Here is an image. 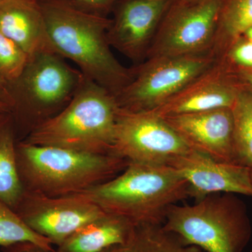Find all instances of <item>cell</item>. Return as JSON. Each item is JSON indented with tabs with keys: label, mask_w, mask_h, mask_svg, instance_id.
Returning <instances> with one entry per match:
<instances>
[{
	"label": "cell",
	"mask_w": 252,
	"mask_h": 252,
	"mask_svg": "<svg viewBox=\"0 0 252 252\" xmlns=\"http://www.w3.org/2000/svg\"><path fill=\"white\" fill-rule=\"evenodd\" d=\"M176 0H124L111 20V46L134 61L146 59L162 20Z\"/></svg>",
	"instance_id": "11"
},
{
	"label": "cell",
	"mask_w": 252,
	"mask_h": 252,
	"mask_svg": "<svg viewBox=\"0 0 252 252\" xmlns=\"http://www.w3.org/2000/svg\"><path fill=\"white\" fill-rule=\"evenodd\" d=\"M51 46L71 60L84 77L117 95L133 77V67L122 65L111 49V20L69 0H39Z\"/></svg>",
	"instance_id": "1"
},
{
	"label": "cell",
	"mask_w": 252,
	"mask_h": 252,
	"mask_svg": "<svg viewBox=\"0 0 252 252\" xmlns=\"http://www.w3.org/2000/svg\"><path fill=\"white\" fill-rule=\"evenodd\" d=\"M240 78L243 84L247 87L250 88L252 90V73L250 74H243V75L238 76Z\"/></svg>",
	"instance_id": "27"
},
{
	"label": "cell",
	"mask_w": 252,
	"mask_h": 252,
	"mask_svg": "<svg viewBox=\"0 0 252 252\" xmlns=\"http://www.w3.org/2000/svg\"><path fill=\"white\" fill-rule=\"evenodd\" d=\"M3 1V0H0V3H1V1Z\"/></svg>",
	"instance_id": "34"
},
{
	"label": "cell",
	"mask_w": 252,
	"mask_h": 252,
	"mask_svg": "<svg viewBox=\"0 0 252 252\" xmlns=\"http://www.w3.org/2000/svg\"><path fill=\"white\" fill-rule=\"evenodd\" d=\"M252 27V0H223L211 51L220 59Z\"/></svg>",
	"instance_id": "18"
},
{
	"label": "cell",
	"mask_w": 252,
	"mask_h": 252,
	"mask_svg": "<svg viewBox=\"0 0 252 252\" xmlns=\"http://www.w3.org/2000/svg\"><path fill=\"white\" fill-rule=\"evenodd\" d=\"M218 60L238 76L252 73V41L241 36Z\"/></svg>",
	"instance_id": "23"
},
{
	"label": "cell",
	"mask_w": 252,
	"mask_h": 252,
	"mask_svg": "<svg viewBox=\"0 0 252 252\" xmlns=\"http://www.w3.org/2000/svg\"><path fill=\"white\" fill-rule=\"evenodd\" d=\"M162 226L185 246L207 252H243L252 233L246 205L233 193L211 194L193 205H172Z\"/></svg>",
	"instance_id": "5"
},
{
	"label": "cell",
	"mask_w": 252,
	"mask_h": 252,
	"mask_svg": "<svg viewBox=\"0 0 252 252\" xmlns=\"http://www.w3.org/2000/svg\"><path fill=\"white\" fill-rule=\"evenodd\" d=\"M14 210L56 247L82 225L106 214L82 194L50 197L25 190Z\"/></svg>",
	"instance_id": "10"
},
{
	"label": "cell",
	"mask_w": 252,
	"mask_h": 252,
	"mask_svg": "<svg viewBox=\"0 0 252 252\" xmlns=\"http://www.w3.org/2000/svg\"><path fill=\"white\" fill-rule=\"evenodd\" d=\"M235 162L252 166V90L245 85L231 107Z\"/></svg>",
	"instance_id": "20"
},
{
	"label": "cell",
	"mask_w": 252,
	"mask_h": 252,
	"mask_svg": "<svg viewBox=\"0 0 252 252\" xmlns=\"http://www.w3.org/2000/svg\"><path fill=\"white\" fill-rule=\"evenodd\" d=\"M0 32L29 57L44 51L55 52L39 1L3 0L0 3Z\"/></svg>",
	"instance_id": "15"
},
{
	"label": "cell",
	"mask_w": 252,
	"mask_h": 252,
	"mask_svg": "<svg viewBox=\"0 0 252 252\" xmlns=\"http://www.w3.org/2000/svg\"><path fill=\"white\" fill-rule=\"evenodd\" d=\"M119 110L114 94L84 77L69 104L23 141L84 153L113 154Z\"/></svg>",
	"instance_id": "4"
},
{
	"label": "cell",
	"mask_w": 252,
	"mask_h": 252,
	"mask_svg": "<svg viewBox=\"0 0 252 252\" xmlns=\"http://www.w3.org/2000/svg\"><path fill=\"white\" fill-rule=\"evenodd\" d=\"M21 243H31L46 250H55L48 239L32 229L11 207L0 200V246L5 248Z\"/></svg>",
	"instance_id": "21"
},
{
	"label": "cell",
	"mask_w": 252,
	"mask_h": 252,
	"mask_svg": "<svg viewBox=\"0 0 252 252\" xmlns=\"http://www.w3.org/2000/svg\"><path fill=\"white\" fill-rule=\"evenodd\" d=\"M0 114H11L9 105L0 99Z\"/></svg>",
	"instance_id": "29"
},
{
	"label": "cell",
	"mask_w": 252,
	"mask_h": 252,
	"mask_svg": "<svg viewBox=\"0 0 252 252\" xmlns=\"http://www.w3.org/2000/svg\"><path fill=\"white\" fill-rule=\"evenodd\" d=\"M32 1H39V0H32Z\"/></svg>",
	"instance_id": "33"
},
{
	"label": "cell",
	"mask_w": 252,
	"mask_h": 252,
	"mask_svg": "<svg viewBox=\"0 0 252 252\" xmlns=\"http://www.w3.org/2000/svg\"><path fill=\"white\" fill-rule=\"evenodd\" d=\"M189 148L219 161L235 162L231 108L163 118Z\"/></svg>",
	"instance_id": "14"
},
{
	"label": "cell",
	"mask_w": 252,
	"mask_h": 252,
	"mask_svg": "<svg viewBox=\"0 0 252 252\" xmlns=\"http://www.w3.org/2000/svg\"><path fill=\"white\" fill-rule=\"evenodd\" d=\"M243 36L252 42V27L248 28V29L244 32Z\"/></svg>",
	"instance_id": "30"
},
{
	"label": "cell",
	"mask_w": 252,
	"mask_h": 252,
	"mask_svg": "<svg viewBox=\"0 0 252 252\" xmlns=\"http://www.w3.org/2000/svg\"><path fill=\"white\" fill-rule=\"evenodd\" d=\"M136 225L106 213L82 225L55 248V252H102L125 242Z\"/></svg>",
	"instance_id": "16"
},
{
	"label": "cell",
	"mask_w": 252,
	"mask_h": 252,
	"mask_svg": "<svg viewBox=\"0 0 252 252\" xmlns=\"http://www.w3.org/2000/svg\"><path fill=\"white\" fill-rule=\"evenodd\" d=\"M3 251L4 252H55V250H46L42 247L31 243H21L5 247L3 248Z\"/></svg>",
	"instance_id": "25"
},
{
	"label": "cell",
	"mask_w": 252,
	"mask_h": 252,
	"mask_svg": "<svg viewBox=\"0 0 252 252\" xmlns=\"http://www.w3.org/2000/svg\"><path fill=\"white\" fill-rule=\"evenodd\" d=\"M245 84L217 59L173 97L153 112L161 118L220 108H231Z\"/></svg>",
	"instance_id": "12"
},
{
	"label": "cell",
	"mask_w": 252,
	"mask_h": 252,
	"mask_svg": "<svg viewBox=\"0 0 252 252\" xmlns=\"http://www.w3.org/2000/svg\"><path fill=\"white\" fill-rule=\"evenodd\" d=\"M79 194L105 213L135 225L163 224L169 209L189 197L188 183L175 169L135 162L112 180Z\"/></svg>",
	"instance_id": "2"
},
{
	"label": "cell",
	"mask_w": 252,
	"mask_h": 252,
	"mask_svg": "<svg viewBox=\"0 0 252 252\" xmlns=\"http://www.w3.org/2000/svg\"><path fill=\"white\" fill-rule=\"evenodd\" d=\"M16 160L25 190L50 197L76 195L112 180L129 160L114 154L84 153L21 141Z\"/></svg>",
	"instance_id": "3"
},
{
	"label": "cell",
	"mask_w": 252,
	"mask_h": 252,
	"mask_svg": "<svg viewBox=\"0 0 252 252\" xmlns=\"http://www.w3.org/2000/svg\"><path fill=\"white\" fill-rule=\"evenodd\" d=\"M251 252H252V250Z\"/></svg>",
	"instance_id": "35"
},
{
	"label": "cell",
	"mask_w": 252,
	"mask_h": 252,
	"mask_svg": "<svg viewBox=\"0 0 252 252\" xmlns=\"http://www.w3.org/2000/svg\"><path fill=\"white\" fill-rule=\"evenodd\" d=\"M185 1H190V2H194V1H200V0H185Z\"/></svg>",
	"instance_id": "31"
},
{
	"label": "cell",
	"mask_w": 252,
	"mask_h": 252,
	"mask_svg": "<svg viewBox=\"0 0 252 252\" xmlns=\"http://www.w3.org/2000/svg\"><path fill=\"white\" fill-rule=\"evenodd\" d=\"M29 58L14 41L0 32V77L7 84L22 74Z\"/></svg>",
	"instance_id": "22"
},
{
	"label": "cell",
	"mask_w": 252,
	"mask_h": 252,
	"mask_svg": "<svg viewBox=\"0 0 252 252\" xmlns=\"http://www.w3.org/2000/svg\"><path fill=\"white\" fill-rule=\"evenodd\" d=\"M222 1L176 0L162 20L146 59L211 51Z\"/></svg>",
	"instance_id": "8"
},
{
	"label": "cell",
	"mask_w": 252,
	"mask_h": 252,
	"mask_svg": "<svg viewBox=\"0 0 252 252\" xmlns=\"http://www.w3.org/2000/svg\"><path fill=\"white\" fill-rule=\"evenodd\" d=\"M217 61L211 51L146 59L133 67V77L115 96L120 110L150 112L167 102Z\"/></svg>",
	"instance_id": "7"
},
{
	"label": "cell",
	"mask_w": 252,
	"mask_h": 252,
	"mask_svg": "<svg viewBox=\"0 0 252 252\" xmlns=\"http://www.w3.org/2000/svg\"><path fill=\"white\" fill-rule=\"evenodd\" d=\"M79 7L97 14L110 9L119 0H69Z\"/></svg>",
	"instance_id": "24"
},
{
	"label": "cell",
	"mask_w": 252,
	"mask_h": 252,
	"mask_svg": "<svg viewBox=\"0 0 252 252\" xmlns=\"http://www.w3.org/2000/svg\"></svg>",
	"instance_id": "36"
},
{
	"label": "cell",
	"mask_w": 252,
	"mask_h": 252,
	"mask_svg": "<svg viewBox=\"0 0 252 252\" xmlns=\"http://www.w3.org/2000/svg\"><path fill=\"white\" fill-rule=\"evenodd\" d=\"M0 99L9 105L10 110L11 106V97L7 83L0 77Z\"/></svg>",
	"instance_id": "26"
},
{
	"label": "cell",
	"mask_w": 252,
	"mask_h": 252,
	"mask_svg": "<svg viewBox=\"0 0 252 252\" xmlns=\"http://www.w3.org/2000/svg\"><path fill=\"white\" fill-rule=\"evenodd\" d=\"M180 252H207L205 250L195 245H188V246L184 247Z\"/></svg>",
	"instance_id": "28"
},
{
	"label": "cell",
	"mask_w": 252,
	"mask_h": 252,
	"mask_svg": "<svg viewBox=\"0 0 252 252\" xmlns=\"http://www.w3.org/2000/svg\"><path fill=\"white\" fill-rule=\"evenodd\" d=\"M16 144L11 114H0V200L13 210L24 192L18 170Z\"/></svg>",
	"instance_id": "17"
},
{
	"label": "cell",
	"mask_w": 252,
	"mask_h": 252,
	"mask_svg": "<svg viewBox=\"0 0 252 252\" xmlns=\"http://www.w3.org/2000/svg\"><path fill=\"white\" fill-rule=\"evenodd\" d=\"M250 175H251V180L252 182V166L250 167Z\"/></svg>",
	"instance_id": "32"
},
{
	"label": "cell",
	"mask_w": 252,
	"mask_h": 252,
	"mask_svg": "<svg viewBox=\"0 0 252 252\" xmlns=\"http://www.w3.org/2000/svg\"><path fill=\"white\" fill-rule=\"evenodd\" d=\"M185 247L182 239L162 225H136L125 242L102 252H180Z\"/></svg>",
	"instance_id": "19"
},
{
	"label": "cell",
	"mask_w": 252,
	"mask_h": 252,
	"mask_svg": "<svg viewBox=\"0 0 252 252\" xmlns=\"http://www.w3.org/2000/svg\"><path fill=\"white\" fill-rule=\"evenodd\" d=\"M166 121L153 112H118L112 154L130 162L167 165L189 150Z\"/></svg>",
	"instance_id": "9"
},
{
	"label": "cell",
	"mask_w": 252,
	"mask_h": 252,
	"mask_svg": "<svg viewBox=\"0 0 252 252\" xmlns=\"http://www.w3.org/2000/svg\"><path fill=\"white\" fill-rule=\"evenodd\" d=\"M55 52L44 51L30 56L24 70L8 84L14 113L28 134L54 117L72 100L84 74Z\"/></svg>",
	"instance_id": "6"
},
{
	"label": "cell",
	"mask_w": 252,
	"mask_h": 252,
	"mask_svg": "<svg viewBox=\"0 0 252 252\" xmlns=\"http://www.w3.org/2000/svg\"><path fill=\"white\" fill-rule=\"evenodd\" d=\"M169 165L189 185V195L195 201L215 193H233L252 197L250 167L219 161L206 154L189 149Z\"/></svg>",
	"instance_id": "13"
}]
</instances>
